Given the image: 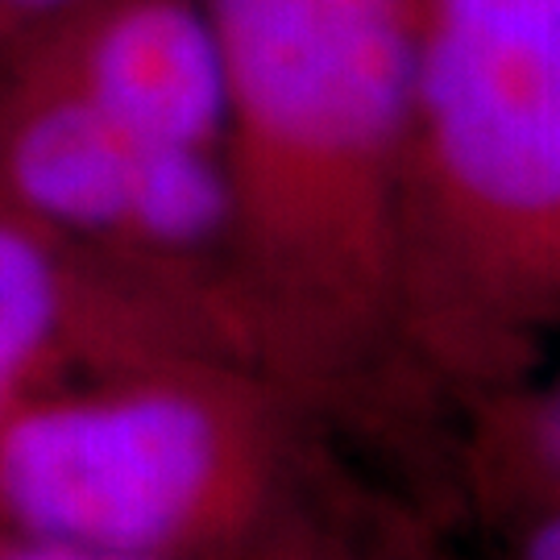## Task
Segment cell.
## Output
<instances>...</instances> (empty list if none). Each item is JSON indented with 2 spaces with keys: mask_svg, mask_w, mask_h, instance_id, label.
Wrapping results in <instances>:
<instances>
[{
  "mask_svg": "<svg viewBox=\"0 0 560 560\" xmlns=\"http://www.w3.org/2000/svg\"><path fill=\"white\" fill-rule=\"evenodd\" d=\"M221 453L212 407L175 386L25 411L0 436V494L34 536L145 552L179 532Z\"/></svg>",
  "mask_w": 560,
  "mask_h": 560,
  "instance_id": "4",
  "label": "cell"
},
{
  "mask_svg": "<svg viewBox=\"0 0 560 560\" xmlns=\"http://www.w3.org/2000/svg\"><path fill=\"white\" fill-rule=\"evenodd\" d=\"M67 307V275L46 233L0 217V407L55 349Z\"/></svg>",
  "mask_w": 560,
  "mask_h": 560,
  "instance_id": "6",
  "label": "cell"
},
{
  "mask_svg": "<svg viewBox=\"0 0 560 560\" xmlns=\"http://www.w3.org/2000/svg\"><path fill=\"white\" fill-rule=\"evenodd\" d=\"M9 55L145 138L221 145V42L203 0H71Z\"/></svg>",
  "mask_w": 560,
  "mask_h": 560,
  "instance_id": "5",
  "label": "cell"
},
{
  "mask_svg": "<svg viewBox=\"0 0 560 560\" xmlns=\"http://www.w3.org/2000/svg\"><path fill=\"white\" fill-rule=\"evenodd\" d=\"M224 71L229 233L370 295L402 212L411 0H203Z\"/></svg>",
  "mask_w": 560,
  "mask_h": 560,
  "instance_id": "1",
  "label": "cell"
},
{
  "mask_svg": "<svg viewBox=\"0 0 560 560\" xmlns=\"http://www.w3.org/2000/svg\"><path fill=\"white\" fill-rule=\"evenodd\" d=\"M67 4L71 0H0V59Z\"/></svg>",
  "mask_w": 560,
  "mask_h": 560,
  "instance_id": "7",
  "label": "cell"
},
{
  "mask_svg": "<svg viewBox=\"0 0 560 560\" xmlns=\"http://www.w3.org/2000/svg\"><path fill=\"white\" fill-rule=\"evenodd\" d=\"M540 282L560 217V0H411L402 208Z\"/></svg>",
  "mask_w": 560,
  "mask_h": 560,
  "instance_id": "2",
  "label": "cell"
},
{
  "mask_svg": "<svg viewBox=\"0 0 560 560\" xmlns=\"http://www.w3.org/2000/svg\"><path fill=\"white\" fill-rule=\"evenodd\" d=\"M527 560H560V532H557V523H548V527H540V532H536V540H532V552H527Z\"/></svg>",
  "mask_w": 560,
  "mask_h": 560,
  "instance_id": "9",
  "label": "cell"
},
{
  "mask_svg": "<svg viewBox=\"0 0 560 560\" xmlns=\"http://www.w3.org/2000/svg\"><path fill=\"white\" fill-rule=\"evenodd\" d=\"M0 217L55 237L200 254L229 237V183L212 150L145 138L67 83L4 55Z\"/></svg>",
  "mask_w": 560,
  "mask_h": 560,
  "instance_id": "3",
  "label": "cell"
},
{
  "mask_svg": "<svg viewBox=\"0 0 560 560\" xmlns=\"http://www.w3.org/2000/svg\"><path fill=\"white\" fill-rule=\"evenodd\" d=\"M9 560H145L141 552H88V548H67V544H46L13 552Z\"/></svg>",
  "mask_w": 560,
  "mask_h": 560,
  "instance_id": "8",
  "label": "cell"
}]
</instances>
